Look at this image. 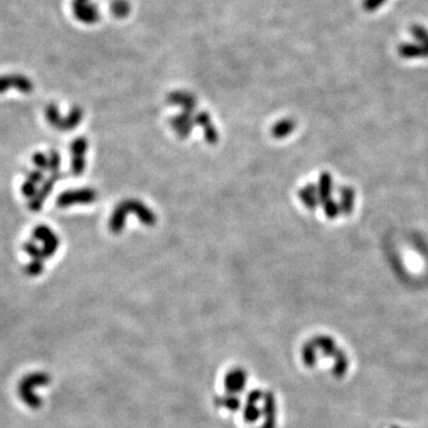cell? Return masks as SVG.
I'll return each instance as SVG.
<instances>
[{
  "instance_id": "3957f363",
  "label": "cell",
  "mask_w": 428,
  "mask_h": 428,
  "mask_svg": "<svg viewBox=\"0 0 428 428\" xmlns=\"http://www.w3.org/2000/svg\"><path fill=\"white\" fill-rule=\"evenodd\" d=\"M167 100L170 105H175V106H179V107H182L183 112L194 113L195 108H197V98H195L191 93H189V92H184V91L173 92V93H170L169 95H168Z\"/></svg>"
},
{
  "instance_id": "277c9868",
  "label": "cell",
  "mask_w": 428,
  "mask_h": 428,
  "mask_svg": "<svg viewBox=\"0 0 428 428\" xmlns=\"http://www.w3.org/2000/svg\"><path fill=\"white\" fill-rule=\"evenodd\" d=\"M195 125H200L204 129L205 138L210 144H215L219 139V135L217 132V129L214 128L213 123H212L211 115L207 112H199L195 115Z\"/></svg>"
},
{
  "instance_id": "7a4b0ae2",
  "label": "cell",
  "mask_w": 428,
  "mask_h": 428,
  "mask_svg": "<svg viewBox=\"0 0 428 428\" xmlns=\"http://www.w3.org/2000/svg\"><path fill=\"white\" fill-rule=\"evenodd\" d=\"M171 128L175 130L180 138H187L195 126V118L191 112H182L170 119Z\"/></svg>"
},
{
  "instance_id": "8992f818",
  "label": "cell",
  "mask_w": 428,
  "mask_h": 428,
  "mask_svg": "<svg viewBox=\"0 0 428 428\" xmlns=\"http://www.w3.org/2000/svg\"><path fill=\"white\" fill-rule=\"evenodd\" d=\"M111 11L118 18H125L131 11V6L128 0H113L111 4Z\"/></svg>"
},
{
  "instance_id": "5b68a950",
  "label": "cell",
  "mask_w": 428,
  "mask_h": 428,
  "mask_svg": "<svg viewBox=\"0 0 428 428\" xmlns=\"http://www.w3.org/2000/svg\"><path fill=\"white\" fill-rule=\"evenodd\" d=\"M296 128V124L292 119H282V121L277 122L275 125L271 128V135L275 138H284V137L289 136Z\"/></svg>"
},
{
  "instance_id": "6da1fadb",
  "label": "cell",
  "mask_w": 428,
  "mask_h": 428,
  "mask_svg": "<svg viewBox=\"0 0 428 428\" xmlns=\"http://www.w3.org/2000/svg\"><path fill=\"white\" fill-rule=\"evenodd\" d=\"M118 208L122 211V213L125 215H128L129 213H135L140 221L143 222V224L148 225V226H151V225H155L156 221H157V217L155 214V212L150 210V208L144 205L143 203H140L139 200H132V199H129V200H125L123 201L122 204L118 205Z\"/></svg>"
}]
</instances>
